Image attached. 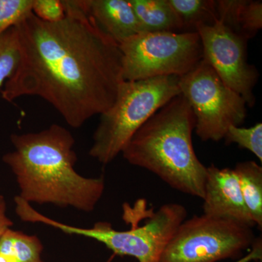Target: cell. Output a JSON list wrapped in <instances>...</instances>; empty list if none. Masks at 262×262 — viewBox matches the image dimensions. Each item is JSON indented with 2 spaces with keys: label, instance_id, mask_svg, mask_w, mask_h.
Instances as JSON below:
<instances>
[{
  "label": "cell",
  "instance_id": "2",
  "mask_svg": "<svg viewBox=\"0 0 262 262\" xmlns=\"http://www.w3.org/2000/svg\"><path fill=\"white\" fill-rule=\"evenodd\" d=\"M10 140L14 151L3 160L15 175L21 199L94 211L104 192V178H86L76 171L75 140L70 131L53 124L39 132L13 134Z\"/></svg>",
  "mask_w": 262,
  "mask_h": 262
},
{
  "label": "cell",
  "instance_id": "5",
  "mask_svg": "<svg viewBox=\"0 0 262 262\" xmlns=\"http://www.w3.org/2000/svg\"><path fill=\"white\" fill-rule=\"evenodd\" d=\"M185 207L168 203L154 211H145L146 221L139 225L137 217L128 204L123 206V219L132 225L127 230H117L108 222H100L91 228L73 227L33 211L32 223H42L67 234L96 239L119 256H132L139 262H160L162 253L179 226L187 219Z\"/></svg>",
  "mask_w": 262,
  "mask_h": 262
},
{
  "label": "cell",
  "instance_id": "17",
  "mask_svg": "<svg viewBox=\"0 0 262 262\" xmlns=\"http://www.w3.org/2000/svg\"><path fill=\"white\" fill-rule=\"evenodd\" d=\"M18 59V34L12 27L0 37V87L14 73Z\"/></svg>",
  "mask_w": 262,
  "mask_h": 262
},
{
  "label": "cell",
  "instance_id": "21",
  "mask_svg": "<svg viewBox=\"0 0 262 262\" xmlns=\"http://www.w3.org/2000/svg\"><path fill=\"white\" fill-rule=\"evenodd\" d=\"M251 251L234 262H251L256 260H262V239L261 237H256L251 247Z\"/></svg>",
  "mask_w": 262,
  "mask_h": 262
},
{
  "label": "cell",
  "instance_id": "18",
  "mask_svg": "<svg viewBox=\"0 0 262 262\" xmlns=\"http://www.w3.org/2000/svg\"><path fill=\"white\" fill-rule=\"evenodd\" d=\"M224 139L227 144H237L256 155L262 161V124L257 123L248 128L231 126L226 133Z\"/></svg>",
  "mask_w": 262,
  "mask_h": 262
},
{
  "label": "cell",
  "instance_id": "24",
  "mask_svg": "<svg viewBox=\"0 0 262 262\" xmlns=\"http://www.w3.org/2000/svg\"><path fill=\"white\" fill-rule=\"evenodd\" d=\"M106 262H110V261H106Z\"/></svg>",
  "mask_w": 262,
  "mask_h": 262
},
{
  "label": "cell",
  "instance_id": "22",
  "mask_svg": "<svg viewBox=\"0 0 262 262\" xmlns=\"http://www.w3.org/2000/svg\"><path fill=\"white\" fill-rule=\"evenodd\" d=\"M6 202L4 196L0 195V238L13 225V222L6 215Z\"/></svg>",
  "mask_w": 262,
  "mask_h": 262
},
{
  "label": "cell",
  "instance_id": "16",
  "mask_svg": "<svg viewBox=\"0 0 262 262\" xmlns=\"http://www.w3.org/2000/svg\"><path fill=\"white\" fill-rule=\"evenodd\" d=\"M182 25L184 32H196L199 25H211L217 19L216 1L168 0Z\"/></svg>",
  "mask_w": 262,
  "mask_h": 262
},
{
  "label": "cell",
  "instance_id": "3",
  "mask_svg": "<svg viewBox=\"0 0 262 262\" xmlns=\"http://www.w3.org/2000/svg\"><path fill=\"white\" fill-rule=\"evenodd\" d=\"M194 127L192 108L179 95L139 128L122 151V156L176 190L203 200L207 167L193 147Z\"/></svg>",
  "mask_w": 262,
  "mask_h": 262
},
{
  "label": "cell",
  "instance_id": "15",
  "mask_svg": "<svg viewBox=\"0 0 262 262\" xmlns=\"http://www.w3.org/2000/svg\"><path fill=\"white\" fill-rule=\"evenodd\" d=\"M42 251L36 235L10 228L0 238V262H43Z\"/></svg>",
  "mask_w": 262,
  "mask_h": 262
},
{
  "label": "cell",
  "instance_id": "14",
  "mask_svg": "<svg viewBox=\"0 0 262 262\" xmlns=\"http://www.w3.org/2000/svg\"><path fill=\"white\" fill-rule=\"evenodd\" d=\"M246 208L255 226L262 229V168L252 160L239 162L233 168Z\"/></svg>",
  "mask_w": 262,
  "mask_h": 262
},
{
  "label": "cell",
  "instance_id": "8",
  "mask_svg": "<svg viewBox=\"0 0 262 262\" xmlns=\"http://www.w3.org/2000/svg\"><path fill=\"white\" fill-rule=\"evenodd\" d=\"M179 88L192 108L194 130L202 141L222 140L229 127L239 126L246 120L244 98L227 87L203 60L179 77Z\"/></svg>",
  "mask_w": 262,
  "mask_h": 262
},
{
  "label": "cell",
  "instance_id": "23",
  "mask_svg": "<svg viewBox=\"0 0 262 262\" xmlns=\"http://www.w3.org/2000/svg\"><path fill=\"white\" fill-rule=\"evenodd\" d=\"M251 262H261V260H256V261H253Z\"/></svg>",
  "mask_w": 262,
  "mask_h": 262
},
{
  "label": "cell",
  "instance_id": "1",
  "mask_svg": "<svg viewBox=\"0 0 262 262\" xmlns=\"http://www.w3.org/2000/svg\"><path fill=\"white\" fill-rule=\"evenodd\" d=\"M67 16L48 23L31 14L15 27L19 59L3 84L8 102L22 96L47 101L74 128L107 111L122 78L119 45L84 10L82 0H63Z\"/></svg>",
  "mask_w": 262,
  "mask_h": 262
},
{
  "label": "cell",
  "instance_id": "7",
  "mask_svg": "<svg viewBox=\"0 0 262 262\" xmlns=\"http://www.w3.org/2000/svg\"><path fill=\"white\" fill-rule=\"evenodd\" d=\"M252 228L234 221L194 215L179 226L160 262H218L237 260L252 246Z\"/></svg>",
  "mask_w": 262,
  "mask_h": 262
},
{
  "label": "cell",
  "instance_id": "9",
  "mask_svg": "<svg viewBox=\"0 0 262 262\" xmlns=\"http://www.w3.org/2000/svg\"><path fill=\"white\" fill-rule=\"evenodd\" d=\"M196 32L201 38L203 61L227 87L244 98L247 106L253 107L258 72L248 62V40L219 20L211 25H199Z\"/></svg>",
  "mask_w": 262,
  "mask_h": 262
},
{
  "label": "cell",
  "instance_id": "6",
  "mask_svg": "<svg viewBox=\"0 0 262 262\" xmlns=\"http://www.w3.org/2000/svg\"><path fill=\"white\" fill-rule=\"evenodd\" d=\"M118 45L124 81L181 77L203 60L201 38L196 32H141Z\"/></svg>",
  "mask_w": 262,
  "mask_h": 262
},
{
  "label": "cell",
  "instance_id": "20",
  "mask_svg": "<svg viewBox=\"0 0 262 262\" xmlns=\"http://www.w3.org/2000/svg\"><path fill=\"white\" fill-rule=\"evenodd\" d=\"M32 13L48 23L61 21L67 16L63 0H33Z\"/></svg>",
  "mask_w": 262,
  "mask_h": 262
},
{
  "label": "cell",
  "instance_id": "19",
  "mask_svg": "<svg viewBox=\"0 0 262 262\" xmlns=\"http://www.w3.org/2000/svg\"><path fill=\"white\" fill-rule=\"evenodd\" d=\"M33 0H0V37L32 13Z\"/></svg>",
  "mask_w": 262,
  "mask_h": 262
},
{
  "label": "cell",
  "instance_id": "10",
  "mask_svg": "<svg viewBox=\"0 0 262 262\" xmlns=\"http://www.w3.org/2000/svg\"><path fill=\"white\" fill-rule=\"evenodd\" d=\"M203 214L256 227L248 213L233 168L207 167Z\"/></svg>",
  "mask_w": 262,
  "mask_h": 262
},
{
  "label": "cell",
  "instance_id": "11",
  "mask_svg": "<svg viewBox=\"0 0 262 262\" xmlns=\"http://www.w3.org/2000/svg\"><path fill=\"white\" fill-rule=\"evenodd\" d=\"M82 4L98 28L117 44L143 32L129 0H82Z\"/></svg>",
  "mask_w": 262,
  "mask_h": 262
},
{
  "label": "cell",
  "instance_id": "4",
  "mask_svg": "<svg viewBox=\"0 0 262 262\" xmlns=\"http://www.w3.org/2000/svg\"><path fill=\"white\" fill-rule=\"evenodd\" d=\"M180 94L176 76L123 81L115 102L100 115L90 156L103 165L112 163L150 117Z\"/></svg>",
  "mask_w": 262,
  "mask_h": 262
},
{
  "label": "cell",
  "instance_id": "12",
  "mask_svg": "<svg viewBox=\"0 0 262 262\" xmlns=\"http://www.w3.org/2000/svg\"><path fill=\"white\" fill-rule=\"evenodd\" d=\"M216 13L219 21L247 40L261 29V1L219 0Z\"/></svg>",
  "mask_w": 262,
  "mask_h": 262
},
{
  "label": "cell",
  "instance_id": "13",
  "mask_svg": "<svg viewBox=\"0 0 262 262\" xmlns=\"http://www.w3.org/2000/svg\"><path fill=\"white\" fill-rule=\"evenodd\" d=\"M143 32H178L182 25L168 0H129Z\"/></svg>",
  "mask_w": 262,
  "mask_h": 262
}]
</instances>
